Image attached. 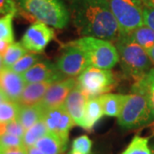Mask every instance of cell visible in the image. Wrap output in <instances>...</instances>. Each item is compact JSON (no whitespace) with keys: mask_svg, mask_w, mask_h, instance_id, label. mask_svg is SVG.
<instances>
[{"mask_svg":"<svg viewBox=\"0 0 154 154\" xmlns=\"http://www.w3.org/2000/svg\"><path fill=\"white\" fill-rule=\"evenodd\" d=\"M92 140L87 135H81L74 140L72 143V152L76 154H91Z\"/></svg>","mask_w":154,"mask_h":154,"instance_id":"28","label":"cell"},{"mask_svg":"<svg viewBox=\"0 0 154 154\" xmlns=\"http://www.w3.org/2000/svg\"><path fill=\"white\" fill-rule=\"evenodd\" d=\"M88 100V97L82 91L78 84H76V86L72 89V91L67 97L63 106L69 115L71 116L75 125L80 127L82 126L85 109Z\"/></svg>","mask_w":154,"mask_h":154,"instance_id":"14","label":"cell"},{"mask_svg":"<svg viewBox=\"0 0 154 154\" xmlns=\"http://www.w3.org/2000/svg\"><path fill=\"white\" fill-rule=\"evenodd\" d=\"M25 82L55 83L66 79V76L58 70L56 64L48 61L38 62L22 75Z\"/></svg>","mask_w":154,"mask_h":154,"instance_id":"11","label":"cell"},{"mask_svg":"<svg viewBox=\"0 0 154 154\" xmlns=\"http://www.w3.org/2000/svg\"><path fill=\"white\" fill-rule=\"evenodd\" d=\"M125 35L131 41L140 45L144 49L148 50L154 45V31L147 27L146 25H143L140 28L134 29L128 34H120Z\"/></svg>","mask_w":154,"mask_h":154,"instance_id":"20","label":"cell"},{"mask_svg":"<svg viewBox=\"0 0 154 154\" xmlns=\"http://www.w3.org/2000/svg\"><path fill=\"white\" fill-rule=\"evenodd\" d=\"M16 0H0V14L8 15L13 14L17 15L18 12V7Z\"/></svg>","mask_w":154,"mask_h":154,"instance_id":"31","label":"cell"},{"mask_svg":"<svg viewBox=\"0 0 154 154\" xmlns=\"http://www.w3.org/2000/svg\"><path fill=\"white\" fill-rule=\"evenodd\" d=\"M28 53V50L26 49L22 43L14 42L10 45L7 50L4 58V69H11L13 64H15L20 58Z\"/></svg>","mask_w":154,"mask_h":154,"instance_id":"23","label":"cell"},{"mask_svg":"<svg viewBox=\"0 0 154 154\" xmlns=\"http://www.w3.org/2000/svg\"><path fill=\"white\" fill-rule=\"evenodd\" d=\"M43 121L49 132L68 143L69 131L75 124L63 105L44 110Z\"/></svg>","mask_w":154,"mask_h":154,"instance_id":"9","label":"cell"},{"mask_svg":"<svg viewBox=\"0 0 154 154\" xmlns=\"http://www.w3.org/2000/svg\"><path fill=\"white\" fill-rule=\"evenodd\" d=\"M152 154H154V148H153V151H152Z\"/></svg>","mask_w":154,"mask_h":154,"instance_id":"41","label":"cell"},{"mask_svg":"<svg viewBox=\"0 0 154 154\" xmlns=\"http://www.w3.org/2000/svg\"><path fill=\"white\" fill-rule=\"evenodd\" d=\"M146 51H147V54H148L149 57H150V59L152 61V64L154 65V45L152 47H151L150 49L146 50Z\"/></svg>","mask_w":154,"mask_h":154,"instance_id":"36","label":"cell"},{"mask_svg":"<svg viewBox=\"0 0 154 154\" xmlns=\"http://www.w3.org/2000/svg\"><path fill=\"white\" fill-rule=\"evenodd\" d=\"M41 57L37 53H27L24 55L22 58H20L15 64H13L11 68V70L17 72L20 75H22L23 73L28 70L31 67H33L34 64L38 63Z\"/></svg>","mask_w":154,"mask_h":154,"instance_id":"26","label":"cell"},{"mask_svg":"<svg viewBox=\"0 0 154 154\" xmlns=\"http://www.w3.org/2000/svg\"><path fill=\"white\" fill-rule=\"evenodd\" d=\"M5 130L6 134L21 138L23 137L24 134L26 132V129L23 128V126L19 122L17 119H15L8 123H5Z\"/></svg>","mask_w":154,"mask_h":154,"instance_id":"30","label":"cell"},{"mask_svg":"<svg viewBox=\"0 0 154 154\" xmlns=\"http://www.w3.org/2000/svg\"><path fill=\"white\" fill-rule=\"evenodd\" d=\"M144 5H147L154 6V0H144Z\"/></svg>","mask_w":154,"mask_h":154,"instance_id":"37","label":"cell"},{"mask_svg":"<svg viewBox=\"0 0 154 154\" xmlns=\"http://www.w3.org/2000/svg\"><path fill=\"white\" fill-rule=\"evenodd\" d=\"M26 85L22 75L11 69H3L0 71V91L7 100L18 103Z\"/></svg>","mask_w":154,"mask_h":154,"instance_id":"13","label":"cell"},{"mask_svg":"<svg viewBox=\"0 0 154 154\" xmlns=\"http://www.w3.org/2000/svg\"><path fill=\"white\" fill-rule=\"evenodd\" d=\"M69 14L77 32L83 37L111 42L120 35L109 0H71Z\"/></svg>","mask_w":154,"mask_h":154,"instance_id":"1","label":"cell"},{"mask_svg":"<svg viewBox=\"0 0 154 154\" xmlns=\"http://www.w3.org/2000/svg\"><path fill=\"white\" fill-rule=\"evenodd\" d=\"M148 138L135 135L121 154H152L148 146Z\"/></svg>","mask_w":154,"mask_h":154,"instance_id":"25","label":"cell"},{"mask_svg":"<svg viewBox=\"0 0 154 154\" xmlns=\"http://www.w3.org/2000/svg\"><path fill=\"white\" fill-rule=\"evenodd\" d=\"M56 66L66 77L75 78L86 70L90 63L84 51L72 41L63 46Z\"/></svg>","mask_w":154,"mask_h":154,"instance_id":"8","label":"cell"},{"mask_svg":"<svg viewBox=\"0 0 154 154\" xmlns=\"http://www.w3.org/2000/svg\"><path fill=\"white\" fill-rule=\"evenodd\" d=\"M119 63L125 76L135 82L141 80L152 68V63L146 50L127 38L119 35L116 40Z\"/></svg>","mask_w":154,"mask_h":154,"instance_id":"2","label":"cell"},{"mask_svg":"<svg viewBox=\"0 0 154 154\" xmlns=\"http://www.w3.org/2000/svg\"><path fill=\"white\" fill-rule=\"evenodd\" d=\"M54 38V31L50 26L40 22H35L26 30L21 43L30 51L42 52Z\"/></svg>","mask_w":154,"mask_h":154,"instance_id":"10","label":"cell"},{"mask_svg":"<svg viewBox=\"0 0 154 154\" xmlns=\"http://www.w3.org/2000/svg\"><path fill=\"white\" fill-rule=\"evenodd\" d=\"M115 77L110 69L89 66L78 76L77 84L88 99L99 98L114 88Z\"/></svg>","mask_w":154,"mask_h":154,"instance_id":"7","label":"cell"},{"mask_svg":"<svg viewBox=\"0 0 154 154\" xmlns=\"http://www.w3.org/2000/svg\"><path fill=\"white\" fill-rule=\"evenodd\" d=\"M68 154H76V153H74V152H69Z\"/></svg>","mask_w":154,"mask_h":154,"instance_id":"40","label":"cell"},{"mask_svg":"<svg viewBox=\"0 0 154 154\" xmlns=\"http://www.w3.org/2000/svg\"><path fill=\"white\" fill-rule=\"evenodd\" d=\"M120 34H128L144 24L143 3L140 0H109Z\"/></svg>","mask_w":154,"mask_h":154,"instance_id":"6","label":"cell"},{"mask_svg":"<svg viewBox=\"0 0 154 154\" xmlns=\"http://www.w3.org/2000/svg\"><path fill=\"white\" fill-rule=\"evenodd\" d=\"M132 88L144 92L148 97L154 116V69L152 68L145 76L133 85Z\"/></svg>","mask_w":154,"mask_h":154,"instance_id":"22","label":"cell"},{"mask_svg":"<svg viewBox=\"0 0 154 154\" xmlns=\"http://www.w3.org/2000/svg\"><path fill=\"white\" fill-rule=\"evenodd\" d=\"M103 116L104 110L99 97L89 99L86 105L82 128L86 130H91Z\"/></svg>","mask_w":154,"mask_h":154,"instance_id":"17","label":"cell"},{"mask_svg":"<svg viewBox=\"0 0 154 154\" xmlns=\"http://www.w3.org/2000/svg\"><path fill=\"white\" fill-rule=\"evenodd\" d=\"M48 132L49 131L43 119L38 121L30 128L26 130V132L22 137L23 146L26 148L35 146V144L37 143L38 140L45 136Z\"/></svg>","mask_w":154,"mask_h":154,"instance_id":"21","label":"cell"},{"mask_svg":"<svg viewBox=\"0 0 154 154\" xmlns=\"http://www.w3.org/2000/svg\"><path fill=\"white\" fill-rule=\"evenodd\" d=\"M51 84L53 83L37 82L27 84L18 104L20 105H38Z\"/></svg>","mask_w":154,"mask_h":154,"instance_id":"15","label":"cell"},{"mask_svg":"<svg viewBox=\"0 0 154 154\" xmlns=\"http://www.w3.org/2000/svg\"><path fill=\"white\" fill-rule=\"evenodd\" d=\"M104 110V115L110 117H118L120 115L126 95L105 94L99 97Z\"/></svg>","mask_w":154,"mask_h":154,"instance_id":"19","label":"cell"},{"mask_svg":"<svg viewBox=\"0 0 154 154\" xmlns=\"http://www.w3.org/2000/svg\"><path fill=\"white\" fill-rule=\"evenodd\" d=\"M43 116L44 110L39 104L36 105H20L17 119L27 130L36 122L42 120Z\"/></svg>","mask_w":154,"mask_h":154,"instance_id":"16","label":"cell"},{"mask_svg":"<svg viewBox=\"0 0 154 154\" xmlns=\"http://www.w3.org/2000/svg\"><path fill=\"white\" fill-rule=\"evenodd\" d=\"M140 1H142V3H143V1H144V0H140Z\"/></svg>","mask_w":154,"mask_h":154,"instance_id":"42","label":"cell"},{"mask_svg":"<svg viewBox=\"0 0 154 154\" xmlns=\"http://www.w3.org/2000/svg\"><path fill=\"white\" fill-rule=\"evenodd\" d=\"M0 154H28V152L25 146H19L3 150L0 152Z\"/></svg>","mask_w":154,"mask_h":154,"instance_id":"33","label":"cell"},{"mask_svg":"<svg viewBox=\"0 0 154 154\" xmlns=\"http://www.w3.org/2000/svg\"><path fill=\"white\" fill-rule=\"evenodd\" d=\"M4 69V58L0 55V71Z\"/></svg>","mask_w":154,"mask_h":154,"instance_id":"38","label":"cell"},{"mask_svg":"<svg viewBox=\"0 0 154 154\" xmlns=\"http://www.w3.org/2000/svg\"><path fill=\"white\" fill-rule=\"evenodd\" d=\"M76 84L77 81L75 78H66L51 84L39 103V105L44 110L63 105L68 95Z\"/></svg>","mask_w":154,"mask_h":154,"instance_id":"12","label":"cell"},{"mask_svg":"<svg viewBox=\"0 0 154 154\" xmlns=\"http://www.w3.org/2000/svg\"><path fill=\"white\" fill-rule=\"evenodd\" d=\"M19 146H24L22 138L17 137L9 134H5L0 136V152L5 149Z\"/></svg>","mask_w":154,"mask_h":154,"instance_id":"29","label":"cell"},{"mask_svg":"<svg viewBox=\"0 0 154 154\" xmlns=\"http://www.w3.org/2000/svg\"><path fill=\"white\" fill-rule=\"evenodd\" d=\"M153 134H154V127H153Z\"/></svg>","mask_w":154,"mask_h":154,"instance_id":"43","label":"cell"},{"mask_svg":"<svg viewBox=\"0 0 154 154\" xmlns=\"http://www.w3.org/2000/svg\"><path fill=\"white\" fill-rule=\"evenodd\" d=\"M15 15L8 14L0 18V40L14 43L13 18Z\"/></svg>","mask_w":154,"mask_h":154,"instance_id":"27","label":"cell"},{"mask_svg":"<svg viewBox=\"0 0 154 154\" xmlns=\"http://www.w3.org/2000/svg\"><path fill=\"white\" fill-rule=\"evenodd\" d=\"M144 24L154 31V6L143 4Z\"/></svg>","mask_w":154,"mask_h":154,"instance_id":"32","label":"cell"},{"mask_svg":"<svg viewBox=\"0 0 154 154\" xmlns=\"http://www.w3.org/2000/svg\"><path fill=\"white\" fill-rule=\"evenodd\" d=\"M5 100H7L5 98V96L4 95V94L0 91V103H2L3 101H5Z\"/></svg>","mask_w":154,"mask_h":154,"instance_id":"39","label":"cell"},{"mask_svg":"<svg viewBox=\"0 0 154 154\" xmlns=\"http://www.w3.org/2000/svg\"><path fill=\"white\" fill-rule=\"evenodd\" d=\"M73 43L84 51L90 66L111 69L119 62L117 49L110 41L85 36L74 40Z\"/></svg>","mask_w":154,"mask_h":154,"instance_id":"5","label":"cell"},{"mask_svg":"<svg viewBox=\"0 0 154 154\" xmlns=\"http://www.w3.org/2000/svg\"><path fill=\"white\" fill-rule=\"evenodd\" d=\"M153 113L148 97L144 92L132 88V93L126 95L120 115L119 125L125 128L141 127L152 121Z\"/></svg>","mask_w":154,"mask_h":154,"instance_id":"4","label":"cell"},{"mask_svg":"<svg viewBox=\"0 0 154 154\" xmlns=\"http://www.w3.org/2000/svg\"><path fill=\"white\" fill-rule=\"evenodd\" d=\"M27 152H28V154H44L38 147H36L35 146L28 147L27 148Z\"/></svg>","mask_w":154,"mask_h":154,"instance_id":"35","label":"cell"},{"mask_svg":"<svg viewBox=\"0 0 154 154\" xmlns=\"http://www.w3.org/2000/svg\"><path fill=\"white\" fill-rule=\"evenodd\" d=\"M25 14L29 17L48 25L63 29L70 20L69 11L61 0H16Z\"/></svg>","mask_w":154,"mask_h":154,"instance_id":"3","label":"cell"},{"mask_svg":"<svg viewBox=\"0 0 154 154\" xmlns=\"http://www.w3.org/2000/svg\"><path fill=\"white\" fill-rule=\"evenodd\" d=\"M20 105L10 100L0 103V123H8L17 118Z\"/></svg>","mask_w":154,"mask_h":154,"instance_id":"24","label":"cell"},{"mask_svg":"<svg viewBox=\"0 0 154 154\" xmlns=\"http://www.w3.org/2000/svg\"><path fill=\"white\" fill-rule=\"evenodd\" d=\"M12 44L11 42H8L5 40H0V55L4 57L7 50L9 49L10 45Z\"/></svg>","mask_w":154,"mask_h":154,"instance_id":"34","label":"cell"},{"mask_svg":"<svg viewBox=\"0 0 154 154\" xmlns=\"http://www.w3.org/2000/svg\"><path fill=\"white\" fill-rule=\"evenodd\" d=\"M35 146L44 154H63L66 150L67 144L54 134L48 132L38 140Z\"/></svg>","mask_w":154,"mask_h":154,"instance_id":"18","label":"cell"}]
</instances>
